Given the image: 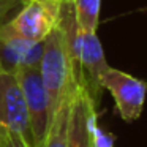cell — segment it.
I'll use <instances>...</instances> for the list:
<instances>
[{
	"instance_id": "cell-1",
	"label": "cell",
	"mask_w": 147,
	"mask_h": 147,
	"mask_svg": "<svg viewBox=\"0 0 147 147\" xmlns=\"http://www.w3.org/2000/svg\"><path fill=\"white\" fill-rule=\"evenodd\" d=\"M60 26L67 35L68 52H70L73 76L78 89L84 90L90 96L93 105L98 108L101 93L105 90L101 87L100 78L109 68V65L96 32L82 30L78 26L71 2L63 3Z\"/></svg>"
},
{
	"instance_id": "cell-2",
	"label": "cell",
	"mask_w": 147,
	"mask_h": 147,
	"mask_svg": "<svg viewBox=\"0 0 147 147\" xmlns=\"http://www.w3.org/2000/svg\"><path fill=\"white\" fill-rule=\"evenodd\" d=\"M40 73L49 98L51 115L54 117L62 103L68 98H73L79 90L73 76L67 35L60 24L43 41Z\"/></svg>"
},
{
	"instance_id": "cell-3",
	"label": "cell",
	"mask_w": 147,
	"mask_h": 147,
	"mask_svg": "<svg viewBox=\"0 0 147 147\" xmlns=\"http://www.w3.org/2000/svg\"><path fill=\"white\" fill-rule=\"evenodd\" d=\"M63 3V0H27L8 24L24 38L45 41L60 24Z\"/></svg>"
},
{
	"instance_id": "cell-4",
	"label": "cell",
	"mask_w": 147,
	"mask_h": 147,
	"mask_svg": "<svg viewBox=\"0 0 147 147\" xmlns=\"http://www.w3.org/2000/svg\"><path fill=\"white\" fill-rule=\"evenodd\" d=\"M14 74L19 81L21 90H22L24 100H26L33 147H43L46 134L51 127L52 115L40 68H21Z\"/></svg>"
},
{
	"instance_id": "cell-5",
	"label": "cell",
	"mask_w": 147,
	"mask_h": 147,
	"mask_svg": "<svg viewBox=\"0 0 147 147\" xmlns=\"http://www.w3.org/2000/svg\"><path fill=\"white\" fill-rule=\"evenodd\" d=\"M101 87L112 95L119 115L125 122H134L141 117L147 95V82L109 67L100 78Z\"/></svg>"
},
{
	"instance_id": "cell-6",
	"label": "cell",
	"mask_w": 147,
	"mask_h": 147,
	"mask_svg": "<svg viewBox=\"0 0 147 147\" xmlns=\"http://www.w3.org/2000/svg\"><path fill=\"white\" fill-rule=\"evenodd\" d=\"M0 127L19 133L33 147L29 112L16 74L0 63Z\"/></svg>"
},
{
	"instance_id": "cell-7",
	"label": "cell",
	"mask_w": 147,
	"mask_h": 147,
	"mask_svg": "<svg viewBox=\"0 0 147 147\" xmlns=\"http://www.w3.org/2000/svg\"><path fill=\"white\" fill-rule=\"evenodd\" d=\"M43 41L24 38L8 22L0 26V63L11 73L21 68H40Z\"/></svg>"
},
{
	"instance_id": "cell-8",
	"label": "cell",
	"mask_w": 147,
	"mask_h": 147,
	"mask_svg": "<svg viewBox=\"0 0 147 147\" xmlns=\"http://www.w3.org/2000/svg\"><path fill=\"white\" fill-rule=\"evenodd\" d=\"M93 106L95 105L90 100V96L84 90H78L70 106L68 147H95L89 123V112Z\"/></svg>"
},
{
	"instance_id": "cell-9",
	"label": "cell",
	"mask_w": 147,
	"mask_h": 147,
	"mask_svg": "<svg viewBox=\"0 0 147 147\" xmlns=\"http://www.w3.org/2000/svg\"><path fill=\"white\" fill-rule=\"evenodd\" d=\"M71 100L68 98L60 105L55 115L52 117L51 127L46 134L43 147H68V127H70V106Z\"/></svg>"
},
{
	"instance_id": "cell-10",
	"label": "cell",
	"mask_w": 147,
	"mask_h": 147,
	"mask_svg": "<svg viewBox=\"0 0 147 147\" xmlns=\"http://www.w3.org/2000/svg\"><path fill=\"white\" fill-rule=\"evenodd\" d=\"M74 8V18L82 30L96 32L100 21L101 0H71Z\"/></svg>"
},
{
	"instance_id": "cell-11",
	"label": "cell",
	"mask_w": 147,
	"mask_h": 147,
	"mask_svg": "<svg viewBox=\"0 0 147 147\" xmlns=\"http://www.w3.org/2000/svg\"><path fill=\"white\" fill-rule=\"evenodd\" d=\"M89 123H90V130H92L95 147H114L115 138L100 127V123H98V108H95V106H93L89 112Z\"/></svg>"
},
{
	"instance_id": "cell-12",
	"label": "cell",
	"mask_w": 147,
	"mask_h": 147,
	"mask_svg": "<svg viewBox=\"0 0 147 147\" xmlns=\"http://www.w3.org/2000/svg\"><path fill=\"white\" fill-rule=\"evenodd\" d=\"M0 147H32L19 133L0 127Z\"/></svg>"
},
{
	"instance_id": "cell-13",
	"label": "cell",
	"mask_w": 147,
	"mask_h": 147,
	"mask_svg": "<svg viewBox=\"0 0 147 147\" xmlns=\"http://www.w3.org/2000/svg\"><path fill=\"white\" fill-rule=\"evenodd\" d=\"M27 0H0V26L11 19Z\"/></svg>"
},
{
	"instance_id": "cell-14",
	"label": "cell",
	"mask_w": 147,
	"mask_h": 147,
	"mask_svg": "<svg viewBox=\"0 0 147 147\" xmlns=\"http://www.w3.org/2000/svg\"><path fill=\"white\" fill-rule=\"evenodd\" d=\"M63 2H71V0H63Z\"/></svg>"
}]
</instances>
